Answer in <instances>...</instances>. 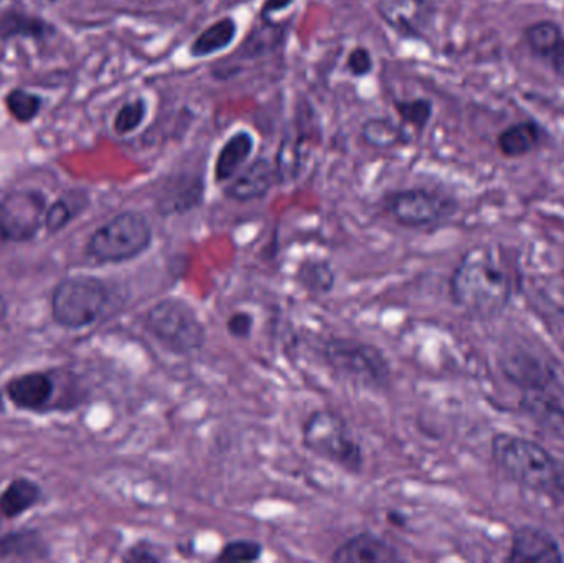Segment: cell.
<instances>
[{
    "label": "cell",
    "instance_id": "31",
    "mask_svg": "<svg viewBox=\"0 0 564 563\" xmlns=\"http://www.w3.org/2000/svg\"><path fill=\"white\" fill-rule=\"evenodd\" d=\"M76 210L65 201L59 198L52 207L46 210L45 214V227L46 230L56 234V231L63 230L69 221L75 217Z\"/></svg>",
    "mask_w": 564,
    "mask_h": 563
},
{
    "label": "cell",
    "instance_id": "15",
    "mask_svg": "<svg viewBox=\"0 0 564 563\" xmlns=\"http://www.w3.org/2000/svg\"><path fill=\"white\" fill-rule=\"evenodd\" d=\"M254 152V138L250 131L235 132L225 141L215 161L214 177L217 184L230 182L245 165L250 162Z\"/></svg>",
    "mask_w": 564,
    "mask_h": 563
},
{
    "label": "cell",
    "instance_id": "1",
    "mask_svg": "<svg viewBox=\"0 0 564 563\" xmlns=\"http://www.w3.org/2000/svg\"><path fill=\"white\" fill-rule=\"evenodd\" d=\"M449 296L474 320L499 317L513 296V277L506 255L494 247L467 250L451 274Z\"/></svg>",
    "mask_w": 564,
    "mask_h": 563
},
{
    "label": "cell",
    "instance_id": "35",
    "mask_svg": "<svg viewBox=\"0 0 564 563\" xmlns=\"http://www.w3.org/2000/svg\"><path fill=\"white\" fill-rule=\"evenodd\" d=\"M553 68L564 78V40L556 46L555 52L552 53Z\"/></svg>",
    "mask_w": 564,
    "mask_h": 563
},
{
    "label": "cell",
    "instance_id": "17",
    "mask_svg": "<svg viewBox=\"0 0 564 563\" xmlns=\"http://www.w3.org/2000/svg\"><path fill=\"white\" fill-rule=\"evenodd\" d=\"M238 23L234 17H224L217 22L208 25L197 39L192 42L191 56L194 58H205V56L215 55L224 52L231 43L237 40Z\"/></svg>",
    "mask_w": 564,
    "mask_h": 563
},
{
    "label": "cell",
    "instance_id": "16",
    "mask_svg": "<svg viewBox=\"0 0 564 563\" xmlns=\"http://www.w3.org/2000/svg\"><path fill=\"white\" fill-rule=\"evenodd\" d=\"M7 396L19 409L39 410L52 399L53 380L42 372L25 373L9 382Z\"/></svg>",
    "mask_w": 564,
    "mask_h": 563
},
{
    "label": "cell",
    "instance_id": "32",
    "mask_svg": "<svg viewBox=\"0 0 564 563\" xmlns=\"http://www.w3.org/2000/svg\"><path fill=\"white\" fill-rule=\"evenodd\" d=\"M375 62L370 50L365 46H357L348 53L347 69L355 78H364L373 72Z\"/></svg>",
    "mask_w": 564,
    "mask_h": 563
},
{
    "label": "cell",
    "instance_id": "24",
    "mask_svg": "<svg viewBox=\"0 0 564 563\" xmlns=\"http://www.w3.org/2000/svg\"><path fill=\"white\" fill-rule=\"evenodd\" d=\"M264 548L257 541L250 539H237L227 542L218 552L215 562L218 563H253L263 557Z\"/></svg>",
    "mask_w": 564,
    "mask_h": 563
},
{
    "label": "cell",
    "instance_id": "9",
    "mask_svg": "<svg viewBox=\"0 0 564 563\" xmlns=\"http://www.w3.org/2000/svg\"><path fill=\"white\" fill-rule=\"evenodd\" d=\"M45 198L39 192H15L0 201V238L26 241L45 224Z\"/></svg>",
    "mask_w": 564,
    "mask_h": 563
},
{
    "label": "cell",
    "instance_id": "20",
    "mask_svg": "<svg viewBox=\"0 0 564 563\" xmlns=\"http://www.w3.org/2000/svg\"><path fill=\"white\" fill-rule=\"evenodd\" d=\"M540 139V131L535 124L522 122L512 126L500 134L499 148L509 158H519L535 148Z\"/></svg>",
    "mask_w": 564,
    "mask_h": 563
},
{
    "label": "cell",
    "instance_id": "27",
    "mask_svg": "<svg viewBox=\"0 0 564 563\" xmlns=\"http://www.w3.org/2000/svg\"><path fill=\"white\" fill-rule=\"evenodd\" d=\"M148 102H145V99L138 98L126 102V105L119 109L118 115H116L115 131L118 132L119 136L131 134V132H134L135 129L144 122V119L148 118Z\"/></svg>",
    "mask_w": 564,
    "mask_h": 563
},
{
    "label": "cell",
    "instance_id": "8",
    "mask_svg": "<svg viewBox=\"0 0 564 563\" xmlns=\"http://www.w3.org/2000/svg\"><path fill=\"white\" fill-rule=\"evenodd\" d=\"M383 208L394 224L404 228H431L453 217L457 210L456 201L427 191V188H403L390 192L383 198Z\"/></svg>",
    "mask_w": 564,
    "mask_h": 563
},
{
    "label": "cell",
    "instance_id": "13",
    "mask_svg": "<svg viewBox=\"0 0 564 563\" xmlns=\"http://www.w3.org/2000/svg\"><path fill=\"white\" fill-rule=\"evenodd\" d=\"M403 561L391 542L375 532H358L341 542L330 562L334 563H397Z\"/></svg>",
    "mask_w": 564,
    "mask_h": 563
},
{
    "label": "cell",
    "instance_id": "37",
    "mask_svg": "<svg viewBox=\"0 0 564 563\" xmlns=\"http://www.w3.org/2000/svg\"><path fill=\"white\" fill-rule=\"evenodd\" d=\"M387 519L391 522V526L406 528V518L401 512H388Z\"/></svg>",
    "mask_w": 564,
    "mask_h": 563
},
{
    "label": "cell",
    "instance_id": "11",
    "mask_svg": "<svg viewBox=\"0 0 564 563\" xmlns=\"http://www.w3.org/2000/svg\"><path fill=\"white\" fill-rule=\"evenodd\" d=\"M520 410L543 433L552 439L564 440V405L549 386L523 389Z\"/></svg>",
    "mask_w": 564,
    "mask_h": 563
},
{
    "label": "cell",
    "instance_id": "33",
    "mask_svg": "<svg viewBox=\"0 0 564 563\" xmlns=\"http://www.w3.org/2000/svg\"><path fill=\"white\" fill-rule=\"evenodd\" d=\"M254 317L248 311H237L227 321V331L235 339H248L253 334Z\"/></svg>",
    "mask_w": 564,
    "mask_h": 563
},
{
    "label": "cell",
    "instance_id": "7",
    "mask_svg": "<svg viewBox=\"0 0 564 563\" xmlns=\"http://www.w3.org/2000/svg\"><path fill=\"white\" fill-rule=\"evenodd\" d=\"M108 288L89 274L66 278L52 294V316L59 326L82 329L95 323L108 303Z\"/></svg>",
    "mask_w": 564,
    "mask_h": 563
},
{
    "label": "cell",
    "instance_id": "25",
    "mask_svg": "<svg viewBox=\"0 0 564 563\" xmlns=\"http://www.w3.org/2000/svg\"><path fill=\"white\" fill-rule=\"evenodd\" d=\"M394 109L403 124L411 126L417 131L426 128L433 115V105L427 99H401L394 102Z\"/></svg>",
    "mask_w": 564,
    "mask_h": 563
},
{
    "label": "cell",
    "instance_id": "30",
    "mask_svg": "<svg viewBox=\"0 0 564 563\" xmlns=\"http://www.w3.org/2000/svg\"><path fill=\"white\" fill-rule=\"evenodd\" d=\"M167 549L151 541H139L128 549L122 561L129 563H161L167 561Z\"/></svg>",
    "mask_w": 564,
    "mask_h": 563
},
{
    "label": "cell",
    "instance_id": "38",
    "mask_svg": "<svg viewBox=\"0 0 564 563\" xmlns=\"http://www.w3.org/2000/svg\"><path fill=\"white\" fill-rule=\"evenodd\" d=\"M563 281H564V263H563Z\"/></svg>",
    "mask_w": 564,
    "mask_h": 563
},
{
    "label": "cell",
    "instance_id": "6",
    "mask_svg": "<svg viewBox=\"0 0 564 563\" xmlns=\"http://www.w3.org/2000/svg\"><path fill=\"white\" fill-rule=\"evenodd\" d=\"M154 231L144 215L122 212L98 228L86 245V253L98 263H126L144 255Z\"/></svg>",
    "mask_w": 564,
    "mask_h": 563
},
{
    "label": "cell",
    "instance_id": "14",
    "mask_svg": "<svg viewBox=\"0 0 564 563\" xmlns=\"http://www.w3.org/2000/svg\"><path fill=\"white\" fill-rule=\"evenodd\" d=\"M278 184L276 167L268 159L260 158L245 165L224 188L225 197L238 204L260 201Z\"/></svg>",
    "mask_w": 564,
    "mask_h": 563
},
{
    "label": "cell",
    "instance_id": "18",
    "mask_svg": "<svg viewBox=\"0 0 564 563\" xmlns=\"http://www.w3.org/2000/svg\"><path fill=\"white\" fill-rule=\"evenodd\" d=\"M40 501V488L30 479L20 478L10 483L0 496V515L17 518Z\"/></svg>",
    "mask_w": 564,
    "mask_h": 563
},
{
    "label": "cell",
    "instance_id": "12",
    "mask_svg": "<svg viewBox=\"0 0 564 563\" xmlns=\"http://www.w3.org/2000/svg\"><path fill=\"white\" fill-rule=\"evenodd\" d=\"M205 178L200 174L181 172L171 177L158 197V210L162 217H175L194 212L204 204Z\"/></svg>",
    "mask_w": 564,
    "mask_h": 563
},
{
    "label": "cell",
    "instance_id": "23",
    "mask_svg": "<svg viewBox=\"0 0 564 563\" xmlns=\"http://www.w3.org/2000/svg\"><path fill=\"white\" fill-rule=\"evenodd\" d=\"M527 42L536 55L550 56L562 43V30L553 22L533 23L527 29Z\"/></svg>",
    "mask_w": 564,
    "mask_h": 563
},
{
    "label": "cell",
    "instance_id": "29",
    "mask_svg": "<svg viewBox=\"0 0 564 563\" xmlns=\"http://www.w3.org/2000/svg\"><path fill=\"white\" fill-rule=\"evenodd\" d=\"M284 29L281 25H274L271 20H267V25L263 29L257 30L250 39L245 43V50L248 56H257V53L271 52L280 45Z\"/></svg>",
    "mask_w": 564,
    "mask_h": 563
},
{
    "label": "cell",
    "instance_id": "4",
    "mask_svg": "<svg viewBox=\"0 0 564 563\" xmlns=\"http://www.w3.org/2000/svg\"><path fill=\"white\" fill-rule=\"evenodd\" d=\"M321 354L328 369L361 389L380 392L387 390L393 379L390 359L375 344L354 337H330Z\"/></svg>",
    "mask_w": 564,
    "mask_h": 563
},
{
    "label": "cell",
    "instance_id": "5",
    "mask_svg": "<svg viewBox=\"0 0 564 563\" xmlns=\"http://www.w3.org/2000/svg\"><path fill=\"white\" fill-rule=\"evenodd\" d=\"M144 327L162 347L177 356L204 349L207 326L195 307L182 297H164L145 314Z\"/></svg>",
    "mask_w": 564,
    "mask_h": 563
},
{
    "label": "cell",
    "instance_id": "10",
    "mask_svg": "<svg viewBox=\"0 0 564 563\" xmlns=\"http://www.w3.org/2000/svg\"><path fill=\"white\" fill-rule=\"evenodd\" d=\"M506 562L563 563L564 555L555 535L539 526H522L513 531Z\"/></svg>",
    "mask_w": 564,
    "mask_h": 563
},
{
    "label": "cell",
    "instance_id": "21",
    "mask_svg": "<svg viewBox=\"0 0 564 563\" xmlns=\"http://www.w3.org/2000/svg\"><path fill=\"white\" fill-rule=\"evenodd\" d=\"M361 139L371 148L390 149L403 142V131L391 119L370 118L361 126Z\"/></svg>",
    "mask_w": 564,
    "mask_h": 563
},
{
    "label": "cell",
    "instance_id": "36",
    "mask_svg": "<svg viewBox=\"0 0 564 563\" xmlns=\"http://www.w3.org/2000/svg\"><path fill=\"white\" fill-rule=\"evenodd\" d=\"M19 0H0V20L15 12Z\"/></svg>",
    "mask_w": 564,
    "mask_h": 563
},
{
    "label": "cell",
    "instance_id": "19",
    "mask_svg": "<svg viewBox=\"0 0 564 563\" xmlns=\"http://www.w3.org/2000/svg\"><path fill=\"white\" fill-rule=\"evenodd\" d=\"M297 281L312 294H328L335 286V271L325 260H307L299 267Z\"/></svg>",
    "mask_w": 564,
    "mask_h": 563
},
{
    "label": "cell",
    "instance_id": "3",
    "mask_svg": "<svg viewBox=\"0 0 564 563\" xmlns=\"http://www.w3.org/2000/svg\"><path fill=\"white\" fill-rule=\"evenodd\" d=\"M304 448L318 459L337 466L350 476L365 469V450L347 420L328 409L314 410L302 425Z\"/></svg>",
    "mask_w": 564,
    "mask_h": 563
},
{
    "label": "cell",
    "instance_id": "34",
    "mask_svg": "<svg viewBox=\"0 0 564 563\" xmlns=\"http://www.w3.org/2000/svg\"><path fill=\"white\" fill-rule=\"evenodd\" d=\"M292 3H294V0H267V2L263 3V7H261V19L267 22V20H271V17H273L274 13L288 10Z\"/></svg>",
    "mask_w": 564,
    "mask_h": 563
},
{
    "label": "cell",
    "instance_id": "2",
    "mask_svg": "<svg viewBox=\"0 0 564 563\" xmlns=\"http://www.w3.org/2000/svg\"><path fill=\"white\" fill-rule=\"evenodd\" d=\"M490 452L497 468L507 478L564 505V462L545 446L525 436L497 433L490 443Z\"/></svg>",
    "mask_w": 564,
    "mask_h": 563
},
{
    "label": "cell",
    "instance_id": "28",
    "mask_svg": "<svg viewBox=\"0 0 564 563\" xmlns=\"http://www.w3.org/2000/svg\"><path fill=\"white\" fill-rule=\"evenodd\" d=\"M40 106H42V101L39 96L23 91V89H13L7 96V108H9L10 115L20 122L32 121L39 115Z\"/></svg>",
    "mask_w": 564,
    "mask_h": 563
},
{
    "label": "cell",
    "instance_id": "26",
    "mask_svg": "<svg viewBox=\"0 0 564 563\" xmlns=\"http://www.w3.org/2000/svg\"><path fill=\"white\" fill-rule=\"evenodd\" d=\"M48 32V25L35 17L10 13L6 19L0 20V33L2 36H43Z\"/></svg>",
    "mask_w": 564,
    "mask_h": 563
},
{
    "label": "cell",
    "instance_id": "22",
    "mask_svg": "<svg viewBox=\"0 0 564 563\" xmlns=\"http://www.w3.org/2000/svg\"><path fill=\"white\" fill-rule=\"evenodd\" d=\"M43 555L45 548L36 534L19 532L0 539V559H40Z\"/></svg>",
    "mask_w": 564,
    "mask_h": 563
}]
</instances>
